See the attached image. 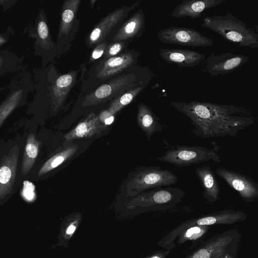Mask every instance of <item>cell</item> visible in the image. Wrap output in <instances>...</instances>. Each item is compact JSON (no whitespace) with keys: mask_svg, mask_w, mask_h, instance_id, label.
Instances as JSON below:
<instances>
[{"mask_svg":"<svg viewBox=\"0 0 258 258\" xmlns=\"http://www.w3.org/2000/svg\"><path fill=\"white\" fill-rule=\"evenodd\" d=\"M143 86L133 87L127 92L120 95L110 104L107 110L115 115L124 107L130 104L137 95L143 90Z\"/></svg>","mask_w":258,"mask_h":258,"instance_id":"26","label":"cell"},{"mask_svg":"<svg viewBox=\"0 0 258 258\" xmlns=\"http://www.w3.org/2000/svg\"><path fill=\"white\" fill-rule=\"evenodd\" d=\"M41 143L33 133L27 137L21 165V172L26 175L33 166L39 153Z\"/></svg>","mask_w":258,"mask_h":258,"instance_id":"23","label":"cell"},{"mask_svg":"<svg viewBox=\"0 0 258 258\" xmlns=\"http://www.w3.org/2000/svg\"><path fill=\"white\" fill-rule=\"evenodd\" d=\"M4 41V40L0 37V43H3Z\"/></svg>","mask_w":258,"mask_h":258,"instance_id":"35","label":"cell"},{"mask_svg":"<svg viewBox=\"0 0 258 258\" xmlns=\"http://www.w3.org/2000/svg\"><path fill=\"white\" fill-rule=\"evenodd\" d=\"M77 75L78 72L73 71L59 76L55 81L53 90L56 107L61 106L66 101L71 90L75 84Z\"/></svg>","mask_w":258,"mask_h":258,"instance_id":"22","label":"cell"},{"mask_svg":"<svg viewBox=\"0 0 258 258\" xmlns=\"http://www.w3.org/2000/svg\"><path fill=\"white\" fill-rule=\"evenodd\" d=\"M136 76L127 74L113 78L87 95L82 103L83 106L95 105L104 102L127 89L135 87Z\"/></svg>","mask_w":258,"mask_h":258,"instance_id":"9","label":"cell"},{"mask_svg":"<svg viewBox=\"0 0 258 258\" xmlns=\"http://www.w3.org/2000/svg\"><path fill=\"white\" fill-rule=\"evenodd\" d=\"M241 234L230 229L204 240L184 258H222L229 253H237Z\"/></svg>","mask_w":258,"mask_h":258,"instance_id":"6","label":"cell"},{"mask_svg":"<svg viewBox=\"0 0 258 258\" xmlns=\"http://www.w3.org/2000/svg\"><path fill=\"white\" fill-rule=\"evenodd\" d=\"M178 177L171 171L158 166L144 167L136 171L126 185V195L135 197L142 191L175 184Z\"/></svg>","mask_w":258,"mask_h":258,"instance_id":"7","label":"cell"},{"mask_svg":"<svg viewBox=\"0 0 258 258\" xmlns=\"http://www.w3.org/2000/svg\"><path fill=\"white\" fill-rule=\"evenodd\" d=\"M145 17L142 9L139 10L120 28L114 36L113 42L124 41L140 37L145 28Z\"/></svg>","mask_w":258,"mask_h":258,"instance_id":"20","label":"cell"},{"mask_svg":"<svg viewBox=\"0 0 258 258\" xmlns=\"http://www.w3.org/2000/svg\"><path fill=\"white\" fill-rule=\"evenodd\" d=\"M81 219V216L78 214L70 219V221L65 226L63 231L64 239H69L72 237Z\"/></svg>","mask_w":258,"mask_h":258,"instance_id":"29","label":"cell"},{"mask_svg":"<svg viewBox=\"0 0 258 258\" xmlns=\"http://www.w3.org/2000/svg\"><path fill=\"white\" fill-rule=\"evenodd\" d=\"M107 129V127L100 122L98 116L92 112L67 133L64 139L66 141H70L76 139L90 138L100 135Z\"/></svg>","mask_w":258,"mask_h":258,"instance_id":"16","label":"cell"},{"mask_svg":"<svg viewBox=\"0 0 258 258\" xmlns=\"http://www.w3.org/2000/svg\"><path fill=\"white\" fill-rule=\"evenodd\" d=\"M138 56L137 52H128L105 59L97 67L96 77L99 79H106L116 75L135 64Z\"/></svg>","mask_w":258,"mask_h":258,"instance_id":"15","label":"cell"},{"mask_svg":"<svg viewBox=\"0 0 258 258\" xmlns=\"http://www.w3.org/2000/svg\"><path fill=\"white\" fill-rule=\"evenodd\" d=\"M223 0H183L177 5L171 13L174 18H200L206 10L221 4Z\"/></svg>","mask_w":258,"mask_h":258,"instance_id":"17","label":"cell"},{"mask_svg":"<svg viewBox=\"0 0 258 258\" xmlns=\"http://www.w3.org/2000/svg\"><path fill=\"white\" fill-rule=\"evenodd\" d=\"M171 105L182 113L195 127L191 133L203 139L235 136L255 122L250 111L233 104H218L192 100L171 101Z\"/></svg>","mask_w":258,"mask_h":258,"instance_id":"1","label":"cell"},{"mask_svg":"<svg viewBox=\"0 0 258 258\" xmlns=\"http://www.w3.org/2000/svg\"><path fill=\"white\" fill-rule=\"evenodd\" d=\"M77 145H70L48 159L39 170L37 175L42 176L56 168L72 157L77 152Z\"/></svg>","mask_w":258,"mask_h":258,"instance_id":"24","label":"cell"},{"mask_svg":"<svg viewBox=\"0 0 258 258\" xmlns=\"http://www.w3.org/2000/svg\"><path fill=\"white\" fill-rule=\"evenodd\" d=\"M125 44L124 41H117L108 45L103 54L104 60L115 56L124 49Z\"/></svg>","mask_w":258,"mask_h":258,"instance_id":"28","label":"cell"},{"mask_svg":"<svg viewBox=\"0 0 258 258\" xmlns=\"http://www.w3.org/2000/svg\"><path fill=\"white\" fill-rule=\"evenodd\" d=\"M247 218L246 215L242 211L227 209L188 219L170 230L159 241L158 244L163 249L170 251L175 247V240L179 234L189 227L229 225L243 221Z\"/></svg>","mask_w":258,"mask_h":258,"instance_id":"3","label":"cell"},{"mask_svg":"<svg viewBox=\"0 0 258 258\" xmlns=\"http://www.w3.org/2000/svg\"><path fill=\"white\" fill-rule=\"evenodd\" d=\"M210 229V226H191L181 232L177 236V242L178 244H183L186 242H191V246L199 245L203 241L204 238Z\"/></svg>","mask_w":258,"mask_h":258,"instance_id":"25","label":"cell"},{"mask_svg":"<svg viewBox=\"0 0 258 258\" xmlns=\"http://www.w3.org/2000/svg\"><path fill=\"white\" fill-rule=\"evenodd\" d=\"M37 30L38 35L41 39L45 40L48 37V28L44 21H41L39 22Z\"/></svg>","mask_w":258,"mask_h":258,"instance_id":"32","label":"cell"},{"mask_svg":"<svg viewBox=\"0 0 258 258\" xmlns=\"http://www.w3.org/2000/svg\"><path fill=\"white\" fill-rule=\"evenodd\" d=\"M249 60L248 56L233 52L219 55L212 53L203 61V71L212 76L228 74L237 70Z\"/></svg>","mask_w":258,"mask_h":258,"instance_id":"11","label":"cell"},{"mask_svg":"<svg viewBox=\"0 0 258 258\" xmlns=\"http://www.w3.org/2000/svg\"><path fill=\"white\" fill-rule=\"evenodd\" d=\"M14 97L8 99L0 106V126L17 105L18 97Z\"/></svg>","mask_w":258,"mask_h":258,"instance_id":"27","label":"cell"},{"mask_svg":"<svg viewBox=\"0 0 258 258\" xmlns=\"http://www.w3.org/2000/svg\"><path fill=\"white\" fill-rule=\"evenodd\" d=\"M106 46L107 44L105 42H103L97 45L91 53L89 61H93L100 57L103 54Z\"/></svg>","mask_w":258,"mask_h":258,"instance_id":"31","label":"cell"},{"mask_svg":"<svg viewBox=\"0 0 258 258\" xmlns=\"http://www.w3.org/2000/svg\"><path fill=\"white\" fill-rule=\"evenodd\" d=\"M184 196V191L177 187L160 186L134 197L125 205L130 210L141 208L166 210L179 203Z\"/></svg>","mask_w":258,"mask_h":258,"instance_id":"5","label":"cell"},{"mask_svg":"<svg viewBox=\"0 0 258 258\" xmlns=\"http://www.w3.org/2000/svg\"><path fill=\"white\" fill-rule=\"evenodd\" d=\"M215 173L236 191L245 202H253L258 197V183L252 178L222 167L217 168Z\"/></svg>","mask_w":258,"mask_h":258,"instance_id":"10","label":"cell"},{"mask_svg":"<svg viewBox=\"0 0 258 258\" xmlns=\"http://www.w3.org/2000/svg\"><path fill=\"white\" fill-rule=\"evenodd\" d=\"M81 0L64 1L61 11V20L58 37L64 41V49L69 43H71L79 27V20L77 19V13Z\"/></svg>","mask_w":258,"mask_h":258,"instance_id":"13","label":"cell"},{"mask_svg":"<svg viewBox=\"0 0 258 258\" xmlns=\"http://www.w3.org/2000/svg\"><path fill=\"white\" fill-rule=\"evenodd\" d=\"M195 173L204 189L203 197L209 203L218 201L220 186L211 167L207 164L196 168Z\"/></svg>","mask_w":258,"mask_h":258,"instance_id":"19","label":"cell"},{"mask_svg":"<svg viewBox=\"0 0 258 258\" xmlns=\"http://www.w3.org/2000/svg\"><path fill=\"white\" fill-rule=\"evenodd\" d=\"M139 2L131 7L123 6L109 14L102 19L87 35L86 43L88 47H92L104 42L107 35L117 24L125 17L129 12L134 9Z\"/></svg>","mask_w":258,"mask_h":258,"instance_id":"12","label":"cell"},{"mask_svg":"<svg viewBox=\"0 0 258 258\" xmlns=\"http://www.w3.org/2000/svg\"><path fill=\"white\" fill-rule=\"evenodd\" d=\"M202 26L239 46L252 49L258 47V34L230 13L207 17L204 19Z\"/></svg>","mask_w":258,"mask_h":258,"instance_id":"2","label":"cell"},{"mask_svg":"<svg viewBox=\"0 0 258 258\" xmlns=\"http://www.w3.org/2000/svg\"><path fill=\"white\" fill-rule=\"evenodd\" d=\"M158 53L165 61L181 68L196 67L205 59L201 53L179 48H162Z\"/></svg>","mask_w":258,"mask_h":258,"instance_id":"14","label":"cell"},{"mask_svg":"<svg viewBox=\"0 0 258 258\" xmlns=\"http://www.w3.org/2000/svg\"><path fill=\"white\" fill-rule=\"evenodd\" d=\"M169 252V250L166 249L159 250L153 253L147 258H166Z\"/></svg>","mask_w":258,"mask_h":258,"instance_id":"33","label":"cell"},{"mask_svg":"<svg viewBox=\"0 0 258 258\" xmlns=\"http://www.w3.org/2000/svg\"><path fill=\"white\" fill-rule=\"evenodd\" d=\"M98 116L100 122L107 127L112 124L114 119V115L107 109L101 111Z\"/></svg>","mask_w":258,"mask_h":258,"instance_id":"30","label":"cell"},{"mask_svg":"<svg viewBox=\"0 0 258 258\" xmlns=\"http://www.w3.org/2000/svg\"><path fill=\"white\" fill-rule=\"evenodd\" d=\"M159 117L157 116L151 108L143 103L138 105L137 122L139 126L146 134L150 140L151 136L156 132H160L166 127L159 122Z\"/></svg>","mask_w":258,"mask_h":258,"instance_id":"21","label":"cell"},{"mask_svg":"<svg viewBox=\"0 0 258 258\" xmlns=\"http://www.w3.org/2000/svg\"><path fill=\"white\" fill-rule=\"evenodd\" d=\"M212 149L195 146L176 145L172 146L164 152L163 156L157 158L158 160L168 163L179 167L198 164L212 161L221 162L218 154L220 147L212 142Z\"/></svg>","mask_w":258,"mask_h":258,"instance_id":"4","label":"cell"},{"mask_svg":"<svg viewBox=\"0 0 258 258\" xmlns=\"http://www.w3.org/2000/svg\"><path fill=\"white\" fill-rule=\"evenodd\" d=\"M237 253H229L225 255L222 258H237Z\"/></svg>","mask_w":258,"mask_h":258,"instance_id":"34","label":"cell"},{"mask_svg":"<svg viewBox=\"0 0 258 258\" xmlns=\"http://www.w3.org/2000/svg\"><path fill=\"white\" fill-rule=\"evenodd\" d=\"M18 152L12 151L5 157L0 166V198L12 190L17 172Z\"/></svg>","mask_w":258,"mask_h":258,"instance_id":"18","label":"cell"},{"mask_svg":"<svg viewBox=\"0 0 258 258\" xmlns=\"http://www.w3.org/2000/svg\"><path fill=\"white\" fill-rule=\"evenodd\" d=\"M160 41L166 44L192 47H206L213 44V40L196 30L184 27L171 26L157 33Z\"/></svg>","mask_w":258,"mask_h":258,"instance_id":"8","label":"cell"}]
</instances>
